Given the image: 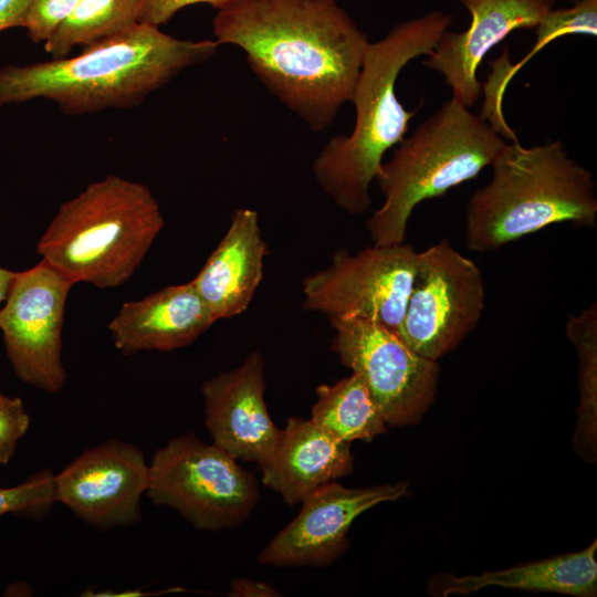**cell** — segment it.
Instances as JSON below:
<instances>
[{
    "mask_svg": "<svg viewBox=\"0 0 597 597\" xmlns=\"http://www.w3.org/2000/svg\"><path fill=\"white\" fill-rule=\"evenodd\" d=\"M212 29L315 133L350 102L370 42L337 0H234L217 10Z\"/></svg>",
    "mask_w": 597,
    "mask_h": 597,
    "instance_id": "obj_1",
    "label": "cell"
},
{
    "mask_svg": "<svg viewBox=\"0 0 597 597\" xmlns=\"http://www.w3.org/2000/svg\"><path fill=\"white\" fill-rule=\"evenodd\" d=\"M218 46L139 22L74 56L0 67V107L35 98L70 115L136 106L184 70L211 59Z\"/></svg>",
    "mask_w": 597,
    "mask_h": 597,
    "instance_id": "obj_2",
    "label": "cell"
},
{
    "mask_svg": "<svg viewBox=\"0 0 597 597\" xmlns=\"http://www.w3.org/2000/svg\"><path fill=\"white\" fill-rule=\"evenodd\" d=\"M453 15L431 11L397 23L383 39L369 42L350 102L355 125L349 135L332 137L316 156L312 171L321 189L345 212L365 213L369 188L385 154L405 137L418 108L408 111L396 94L401 70L429 55Z\"/></svg>",
    "mask_w": 597,
    "mask_h": 597,
    "instance_id": "obj_3",
    "label": "cell"
},
{
    "mask_svg": "<svg viewBox=\"0 0 597 597\" xmlns=\"http://www.w3.org/2000/svg\"><path fill=\"white\" fill-rule=\"evenodd\" d=\"M492 178L469 199L465 245L494 251L552 224L595 228L593 174L559 140L523 147L505 144L492 160Z\"/></svg>",
    "mask_w": 597,
    "mask_h": 597,
    "instance_id": "obj_4",
    "label": "cell"
},
{
    "mask_svg": "<svg viewBox=\"0 0 597 597\" xmlns=\"http://www.w3.org/2000/svg\"><path fill=\"white\" fill-rule=\"evenodd\" d=\"M164 224L147 186L108 175L60 206L36 249L73 284L116 287L135 273Z\"/></svg>",
    "mask_w": 597,
    "mask_h": 597,
    "instance_id": "obj_5",
    "label": "cell"
},
{
    "mask_svg": "<svg viewBox=\"0 0 597 597\" xmlns=\"http://www.w3.org/2000/svg\"><path fill=\"white\" fill-rule=\"evenodd\" d=\"M454 97L446 101L383 163L375 181L383 206L366 222L375 245L400 244L423 200L475 178L504 145L491 125Z\"/></svg>",
    "mask_w": 597,
    "mask_h": 597,
    "instance_id": "obj_6",
    "label": "cell"
},
{
    "mask_svg": "<svg viewBox=\"0 0 597 597\" xmlns=\"http://www.w3.org/2000/svg\"><path fill=\"white\" fill-rule=\"evenodd\" d=\"M148 465L146 494L151 502L174 509L200 531L238 527L258 504L255 476L227 451L193 433L168 441Z\"/></svg>",
    "mask_w": 597,
    "mask_h": 597,
    "instance_id": "obj_7",
    "label": "cell"
},
{
    "mask_svg": "<svg viewBox=\"0 0 597 597\" xmlns=\"http://www.w3.org/2000/svg\"><path fill=\"white\" fill-rule=\"evenodd\" d=\"M418 252L410 243L341 249L302 282L303 306L333 318H358L400 333Z\"/></svg>",
    "mask_w": 597,
    "mask_h": 597,
    "instance_id": "obj_8",
    "label": "cell"
},
{
    "mask_svg": "<svg viewBox=\"0 0 597 597\" xmlns=\"http://www.w3.org/2000/svg\"><path fill=\"white\" fill-rule=\"evenodd\" d=\"M484 302L480 269L442 239L417 254L399 334L416 353L437 360L476 327Z\"/></svg>",
    "mask_w": 597,
    "mask_h": 597,
    "instance_id": "obj_9",
    "label": "cell"
},
{
    "mask_svg": "<svg viewBox=\"0 0 597 597\" xmlns=\"http://www.w3.org/2000/svg\"><path fill=\"white\" fill-rule=\"evenodd\" d=\"M341 363L365 383L387 425L419 422L434 401L439 365L411 349L400 334L358 318L329 320Z\"/></svg>",
    "mask_w": 597,
    "mask_h": 597,
    "instance_id": "obj_10",
    "label": "cell"
},
{
    "mask_svg": "<svg viewBox=\"0 0 597 597\" xmlns=\"http://www.w3.org/2000/svg\"><path fill=\"white\" fill-rule=\"evenodd\" d=\"M73 283L46 261L17 272L3 307L0 329L19 378L57 392L66 381L61 359L65 303Z\"/></svg>",
    "mask_w": 597,
    "mask_h": 597,
    "instance_id": "obj_11",
    "label": "cell"
},
{
    "mask_svg": "<svg viewBox=\"0 0 597 597\" xmlns=\"http://www.w3.org/2000/svg\"><path fill=\"white\" fill-rule=\"evenodd\" d=\"M406 494V482L368 488L326 483L304 498L298 514L261 549L258 562L276 567L328 566L348 548V531L362 513Z\"/></svg>",
    "mask_w": 597,
    "mask_h": 597,
    "instance_id": "obj_12",
    "label": "cell"
},
{
    "mask_svg": "<svg viewBox=\"0 0 597 597\" xmlns=\"http://www.w3.org/2000/svg\"><path fill=\"white\" fill-rule=\"evenodd\" d=\"M149 465L135 446L108 440L88 449L54 475L55 501L98 528L139 521Z\"/></svg>",
    "mask_w": 597,
    "mask_h": 597,
    "instance_id": "obj_13",
    "label": "cell"
},
{
    "mask_svg": "<svg viewBox=\"0 0 597 597\" xmlns=\"http://www.w3.org/2000/svg\"><path fill=\"white\" fill-rule=\"evenodd\" d=\"M265 387V358L259 352L201 386L205 423L212 442L259 468L271 458L281 433L269 415Z\"/></svg>",
    "mask_w": 597,
    "mask_h": 597,
    "instance_id": "obj_14",
    "label": "cell"
},
{
    "mask_svg": "<svg viewBox=\"0 0 597 597\" xmlns=\"http://www.w3.org/2000/svg\"><path fill=\"white\" fill-rule=\"evenodd\" d=\"M470 13L469 28L447 30L423 64L441 73L452 97L475 104L482 84L476 72L485 55L516 29L535 28L556 0H458Z\"/></svg>",
    "mask_w": 597,
    "mask_h": 597,
    "instance_id": "obj_15",
    "label": "cell"
},
{
    "mask_svg": "<svg viewBox=\"0 0 597 597\" xmlns=\"http://www.w3.org/2000/svg\"><path fill=\"white\" fill-rule=\"evenodd\" d=\"M216 321L190 281L124 303L108 328L115 347L127 355L185 347Z\"/></svg>",
    "mask_w": 597,
    "mask_h": 597,
    "instance_id": "obj_16",
    "label": "cell"
},
{
    "mask_svg": "<svg viewBox=\"0 0 597 597\" xmlns=\"http://www.w3.org/2000/svg\"><path fill=\"white\" fill-rule=\"evenodd\" d=\"M266 254L258 212L235 209L226 234L191 280L217 321L248 308L263 279Z\"/></svg>",
    "mask_w": 597,
    "mask_h": 597,
    "instance_id": "obj_17",
    "label": "cell"
},
{
    "mask_svg": "<svg viewBox=\"0 0 597 597\" xmlns=\"http://www.w3.org/2000/svg\"><path fill=\"white\" fill-rule=\"evenodd\" d=\"M353 468L350 443L333 437L311 419L291 417L281 429L271 458L259 469L264 485L294 506L317 488L348 475Z\"/></svg>",
    "mask_w": 597,
    "mask_h": 597,
    "instance_id": "obj_18",
    "label": "cell"
},
{
    "mask_svg": "<svg viewBox=\"0 0 597 597\" xmlns=\"http://www.w3.org/2000/svg\"><path fill=\"white\" fill-rule=\"evenodd\" d=\"M597 542L576 553L564 554L481 575H439L431 579L428 591L446 597L471 594L489 587L558 593L593 597L597 591Z\"/></svg>",
    "mask_w": 597,
    "mask_h": 597,
    "instance_id": "obj_19",
    "label": "cell"
},
{
    "mask_svg": "<svg viewBox=\"0 0 597 597\" xmlns=\"http://www.w3.org/2000/svg\"><path fill=\"white\" fill-rule=\"evenodd\" d=\"M316 396L310 419L333 437L370 442L386 432L387 423L358 375L320 385Z\"/></svg>",
    "mask_w": 597,
    "mask_h": 597,
    "instance_id": "obj_20",
    "label": "cell"
},
{
    "mask_svg": "<svg viewBox=\"0 0 597 597\" xmlns=\"http://www.w3.org/2000/svg\"><path fill=\"white\" fill-rule=\"evenodd\" d=\"M142 0H81L72 14L44 42L52 57L88 45L139 23Z\"/></svg>",
    "mask_w": 597,
    "mask_h": 597,
    "instance_id": "obj_21",
    "label": "cell"
},
{
    "mask_svg": "<svg viewBox=\"0 0 597 597\" xmlns=\"http://www.w3.org/2000/svg\"><path fill=\"white\" fill-rule=\"evenodd\" d=\"M566 336L579 360L580 410L583 419L596 416L597 391V304L591 303L566 323Z\"/></svg>",
    "mask_w": 597,
    "mask_h": 597,
    "instance_id": "obj_22",
    "label": "cell"
},
{
    "mask_svg": "<svg viewBox=\"0 0 597 597\" xmlns=\"http://www.w3.org/2000/svg\"><path fill=\"white\" fill-rule=\"evenodd\" d=\"M536 40L531 51L516 65H505V85L531 57L557 38L572 34L596 36L597 0H580L568 8L552 9L535 27Z\"/></svg>",
    "mask_w": 597,
    "mask_h": 597,
    "instance_id": "obj_23",
    "label": "cell"
},
{
    "mask_svg": "<svg viewBox=\"0 0 597 597\" xmlns=\"http://www.w3.org/2000/svg\"><path fill=\"white\" fill-rule=\"evenodd\" d=\"M54 475L42 470L23 483L0 488V515L9 513H38L55 503Z\"/></svg>",
    "mask_w": 597,
    "mask_h": 597,
    "instance_id": "obj_24",
    "label": "cell"
},
{
    "mask_svg": "<svg viewBox=\"0 0 597 597\" xmlns=\"http://www.w3.org/2000/svg\"><path fill=\"white\" fill-rule=\"evenodd\" d=\"M81 0H31L22 27L34 43L45 42L72 14Z\"/></svg>",
    "mask_w": 597,
    "mask_h": 597,
    "instance_id": "obj_25",
    "label": "cell"
},
{
    "mask_svg": "<svg viewBox=\"0 0 597 597\" xmlns=\"http://www.w3.org/2000/svg\"><path fill=\"white\" fill-rule=\"evenodd\" d=\"M30 425L29 415L18 397L0 395V463L12 458L18 441L25 434Z\"/></svg>",
    "mask_w": 597,
    "mask_h": 597,
    "instance_id": "obj_26",
    "label": "cell"
},
{
    "mask_svg": "<svg viewBox=\"0 0 597 597\" xmlns=\"http://www.w3.org/2000/svg\"><path fill=\"white\" fill-rule=\"evenodd\" d=\"M232 1L234 0H142L139 22L160 27L188 6L209 4L218 10Z\"/></svg>",
    "mask_w": 597,
    "mask_h": 597,
    "instance_id": "obj_27",
    "label": "cell"
},
{
    "mask_svg": "<svg viewBox=\"0 0 597 597\" xmlns=\"http://www.w3.org/2000/svg\"><path fill=\"white\" fill-rule=\"evenodd\" d=\"M233 597H275L280 591L271 584L249 578H234L228 591Z\"/></svg>",
    "mask_w": 597,
    "mask_h": 597,
    "instance_id": "obj_28",
    "label": "cell"
},
{
    "mask_svg": "<svg viewBox=\"0 0 597 597\" xmlns=\"http://www.w3.org/2000/svg\"><path fill=\"white\" fill-rule=\"evenodd\" d=\"M31 0H0V31L22 27Z\"/></svg>",
    "mask_w": 597,
    "mask_h": 597,
    "instance_id": "obj_29",
    "label": "cell"
},
{
    "mask_svg": "<svg viewBox=\"0 0 597 597\" xmlns=\"http://www.w3.org/2000/svg\"><path fill=\"white\" fill-rule=\"evenodd\" d=\"M17 272L0 268V307L6 301Z\"/></svg>",
    "mask_w": 597,
    "mask_h": 597,
    "instance_id": "obj_30",
    "label": "cell"
},
{
    "mask_svg": "<svg viewBox=\"0 0 597 597\" xmlns=\"http://www.w3.org/2000/svg\"><path fill=\"white\" fill-rule=\"evenodd\" d=\"M572 3L578 2L580 0H569Z\"/></svg>",
    "mask_w": 597,
    "mask_h": 597,
    "instance_id": "obj_31",
    "label": "cell"
}]
</instances>
